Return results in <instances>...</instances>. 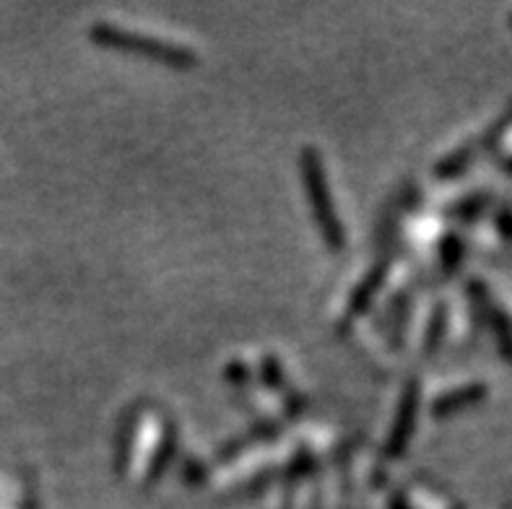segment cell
Instances as JSON below:
<instances>
[{
	"instance_id": "cell-1",
	"label": "cell",
	"mask_w": 512,
	"mask_h": 509,
	"mask_svg": "<svg viewBox=\"0 0 512 509\" xmlns=\"http://www.w3.org/2000/svg\"><path fill=\"white\" fill-rule=\"evenodd\" d=\"M91 37L99 45L141 52V55L162 60L164 65H172V68H193L198 63L195 52L188 50V47H180L175 42H169V39L154 37V34L136 32V29H123V26L115 24H97L91 26Z\"/></svg>"
},
{
	"instance_id": "cell-2",
	"label": "cell",
	"mask_w": 512,
	"mask_h": 509,
	"mask_svg": "<svg viewBox=\"0 0 512 509\" xmlns=\"http://www.w3.org/2000/svg\"><path fill=\"white\" fill-rule=\"evenodd\" d=\"M302 180H305L312 216L318 219L325 245L331 247V250H341V247H344V224H341L336 208H333L331 190H328V180H325L323 159H320L318 151L310 149V146L302 151Z\"/></svg>"
},
{
	"instance_id": "cell-3",
	"label": "cell",
	"mask_w": 512,
	"mask_h": 509,
	"mask_svg": "<svg viewBox=\"0 0 512 509\" xmlns=\"http://www.w3.org/2000/svg\"><path fill=\"white\" fill-rule=\"evenodd\" d=\"M385 271H388V263L383 260V263L372 265L370 273L362 278V284L354 289V294H351V299H349V310H346V317H349V320H351V317L362 315L364 307L372 302L375 291L380 289V284L385 281Z\"/></svg>"
},
{
	"instance_id": "cell-4",
	"label": "cell",
	"mask_w": 512,
	"mask_h": 509,
	"mask_svg": "<svg viewBox=\"0 0 512 509\" xmlns=\"http://www.w3.org/2000/svg\"><path fill=\"white\" fill-rule=\"evenodd\" d=\"M414 406H416V390L414 385L406 390V398H403V406L401 411H398V419H396V426H393V432H390V439H388V455L393 458V455H398V452L403 450V445H406V439H409L411 434V416H414Z\"/></svg>"
},
{
	"instance_id": "cell-5",
	"label": "cell",
	"mask_w": 512,
	"mask_h": 509,
	"mask_svg": "<svg viewBox=\"0 0 512 509\" xmlns=\"http://www.w3.org/2000/svg\"><path fill=\"white\" fill-rule=\"evenodd\" d=\"M172 452H175V426L169 424L167 432H164L162 447H159L154 465H151V473H146V478H149V481H156V478L162 476V471L167 468L169 458H172Z\"/></svg>"
},
{
	"instance_id": "cell-6",
	"label": "cell",
	"mask_w": 512,
	"mask_h": 509,
	"mask_svg": "<svg viewBox=\"0 0 512 509\" xmlns=\"http://www.w3.org/2000/svg\"><path fill=\"white\" fill-rule=\"evenodd\" d=\"M263 372H266V380H268V385H276V387H281V367H279V361L276 359H271V356H268L266 361H263Z\"/></svg>"
},
{
	"instance_id": "cell-7",
	"label": "cell",
	"mask_w": 512,
	"mask_h": 509,
	"mask_svg": "<svg viewBox=\"0 0 512 509\" xmlns=\"http://www.w3.org/2000/svg\"><path fill=\"white\" fill-rule=\"evenodd\" d=\"M245 374H247V369L242 367V364H229V367H227V377H229V380H234V382L245 380Z\"/></svg>"
}]
</instances>
